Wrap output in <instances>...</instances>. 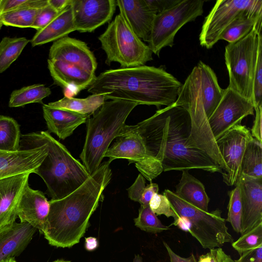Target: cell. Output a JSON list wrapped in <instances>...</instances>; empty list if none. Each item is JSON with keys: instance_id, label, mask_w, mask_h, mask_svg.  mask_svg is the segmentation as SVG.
<instances>
[{"instance_id": "6da1fadb", "label": "cell", "mask_w": 262, "mask_h": 262, "mask_svg": "<svg viewBox=\"0 0 262 262\" xmlns=\"http://www.w3.org/2000/svg\"><path fill=\"white\" fill-rule=\"evenodd\" d=\"M129 126L141 137L148 156L162 172L227 171L205 112L196 66L174 103Z\"/></svg>"}, {"instance_id": "7a4b0ae2", "label": "cell", "mask_w": 262, "mask_h": 262, "mask_svg": "<svg viewBox=\"0 0 262 262\" xmlns=\"http://www.w3.org/2000/svg\"><path fill=\"white\" fill-rule=\"evenodd\" d=\"M112 176L110 163L104 162L72 193L49 201L50 211L42 233L50 245L70 248L79 242L90 226V217L104 199L102 193Z\"/></svg>"}, {"instance_id": "3957f363", "label": "cell", "mask_w": 262, "mask_h": 262, "mask_svg": "<svg viewBox=\"0 0 262 262\" xmlns=\"http://www.w3.org/2000/svg\"><path fill=\"white\" fill-rule=\"evenodd\" d=\"M183 84L162 68L140 66L106 70L96 76L88 92L105 99L124 100L159 108L178 99Z\"/></svg>"}, {"instance_id": "277c9868", "label": "cell", "mask_w": 262, "mask_h": 262, "mask_svg": "<svg viewBox=\"0 0 262 262\" xmlns=\"http://www.w3.org/2000/svg\"><path fill=\"white\" fill-rule=\"evenodd\" d=\"M138 105L124 100L105 101L88 118L85 142L79 157L90 174L99 168L113 140L121 136L127 117Z\"/></svg>"}, {"instance_id": "5b68a950", "label": "cell", "mask_w": 262, "mask_h": 262, "mask_svg": "<svg viewBox=\"0 0 262 262\" xmlns=\"http://www.w3.org/2000/svg\"><path fill=\"white\" fill-rule=\"evenodd\" d=\"M38 133L47 144L48 153L34 173L44 181L51 200H59L78 188L91 174L82 163L48 131Z\"/></svg>"}, {"instance_id": "8992f818", "label": "cell", "mask_w": 262, "mask_h": 262, "mask_svg": "<svg viewBox=\"0 0 262 262\" xmlns=\"http://www.w3.org/2000/svg\"><path fill=\"white\" fill-rule=\"evenodd\" d=\"M163 194L177 216L171 225L189 232L203 248L210 250L221 248L224 244L233 242L221 210L204 211L181 199L169 189H165Z\"/></svg>"}, {"instance_id": "52a82bcc", "label": "cell", "mask_w": 262, "mask_h": 262, "mask_svg": "<svg viewBox=\"0 0 262 262\" xmlns=\"http://www.w3.org/2000/svg\"><path fill=\"white\" fill-rule=\"evenodd\" d=\"M101 48L105 52V63H119L122 68L144 66L152 60V52L129 28L119 14L100 35Z\"/></svg>"}, {"instance_id": "ba28073f", "label": "cell", "mask_w": 262, "mask_h": 262, "mask_svg": "<svg viewBox=\"0 0 262 262\" xmlns=\"http://www.w3.org/2000/svg\"><path fill=\"white\" fill-rule=\"evenodd\" d=\"M254 28L242 38L225 47V60L229 83L228 87L252 101L253 81L258 48L259 34Z\"/></svg>"}, {"instance_id": "9c48e42d", "label": "cell", "mask_w": 262, "mask_h": 262, "mask_svg": "<svg viewBox=\"0 0 262 262\" xmlns=\"http://www.w3.org/2000/svg\"><path fill=\"white\" fill-rule=\"evenodd\" d=\"M204 3L202 0H180L156 15L147 41L152 52L159 56L163 48L172 47L175 35L182 27L202 15Z\"/></svg>"}, {"instance_id": "30bf717a", "label": "cell", "mask_w": 262, "mask_h": 262, "mask_svg": "<svg viewBox=\"0 0 262 262\" xmlns=\"http://www.w3.org/2000/svg\"><path fill=\"white\" fill-rule=\"evenodd\" d=\"M20 148L16 151L0 150V180L34 173L48 153L47 144L38 132L21 135Z\"/></svg>"}, {"instance_id": "8fae6325", "label": "cell", "mask_w": 262, "mask_h": 262, "mask_svg": "<svg viewBox=\"0 0 262 262\" xmlns=\"http://www.w3.org/2000/svg\"><path fill=\"white\" fill-rule=\"evenodd\" d=\"M262 10L261 0H218L205 17L199 35L201 46L211 49L243 12Z\"/></svg>"}, {"instance_id": "7c38bea8", "label": "cell", "mask_w": 262, "mask_h": 262, "mask_svg": "<svg viewBox=\"0 0 262 262\" xmlns=\"http://www.w3.org/2000/svg\"><path fill=\"white\" fill-rule=\"evenodd\" d=\"M104 157H108V162L118 159H125L129 163H135L140 173L149 181L160 175L158 169L148 156L144 142L140 135L126 125L121 136L108 148Z\"/></svg>"}, {"instance_id": "4fadbf2b", "label": "cell", "mask_w": 262, "mask_h": 262, "mask_svg": "<svg viewBox=\"0 0 262 262\" xmlns=\"http://www.w3.org/2000/svg\"><path fill=\"white\" fill-rule=\"evenodd\" d=\"M254 105L249 100L227 87L217 106L208 119L212 134L216 140L227 131L241 124L248 115H254Z\"/></svg>"}, {"instance_id": "5bb4252c", "label": "cell", "mask_w": 262, "mask_h": 262, "mask_svg": "<svg viewBox=\"0 0 262 262\" xmlns=\"http://www.w3.org/2000/svg\"><path fill=\"white\" fill-rule=\"evenodd\" d=\"M252 138L249 129L241 124L234 126L216 140L227 171L222 174L228 186L236 185L241 176V163L249 141Z\"/></svg>"}, {"instance_id": "9a60e30c", "label": "cell", "mask_w": 262, "mask_h": 262, "mask_svg": "<svg viewBox=\"0 0 262 262\" xmlns=\"http://www.w3.org/2000/svg\"><path fill=\"white\" fill-rule=\"evenodd\" d=\"M75 31L92 32L109 22L116 10V0H71Z\"/></svg>"}, {"instance_id": "2e32d148", "label": "cell", "mask_w": 262, "mask_h": 262, "mask_svg": "<svg viewBox=\"0 0 262 262\" xmlns=\"http://www.w3.org/2000/svg\"><path fill=\"white\" fill-rule=\"evenodd\" d=\"M236 184L242 204V235L262 224V178L241 174Z\"/></svg>"}, {"instance_id": "e0dca14e", "label": "cell", "mask_w": 262, "mask_h": 262, "mask_svg": "<svg viewBox=\"0 0 262 262\" xmlns=\"http://www.w3.org/2000/svg\"><path fill=\"white\" fill-rule=\"evenodd\" d=\"M48 59L69 63L94 74L97 67L96 57L86 43L69 36L54 41Z\"/></svg>"}, {"instance_id": "ac0fdd59", "label": "cell", "mask_w": 262, "mask_h": 262, "mask_svg": "<svg viewBox=\"0 0 262 262\" xmlns=\"http://www.w3.org/2000/svg\"><path fill=\"white\" fill-rule=\"evenodd\" d=\"M29 173L0 180V231L12 225L17 217L19 202L29 184Z\"/></svg>"}, {"instance_id": "d6986e66", "label": "cell", "mask_w": 262, "mask_h": 262, "mask_svg": "<svg viewBox=\"0 0 262 262\" xmlns=\"http://www.w3.org/2000/svg\"><path fill=\"white\" fill-rule=\"evenodd\" d=\"M50 211V203L44 193L31 188H25L17 210L20 223H28L40 232L45 227Z\"/></svg>"}, {"instance_id": "ffe728a7", "label": "cell", "mask_w": 262, "mask_h": 262, "mask_svg": "<svg viewBox=\"0 0 262 262\" xmlns=\"http://www.w3.org/2000/svg\"><path fill=\"white\" fill-rule=\"evenodd\" d=\"M48 67L55 84L66 91L76 94L87 89L95 74L78 66L60 60H48Z\"/></svg>"}, {"instance_id": "44dd1931", "label": "cell", "mask_w": 262, "mask_h": 262, "mask_svg": "<svg viewBox=\"0 0 262 262\" xmlns=\"http://www.w3.org/2000/svg\"><path fill=\"white\" fill-rule=\"evenodd\" d=\"M120 14L131 30L140 38L148 41L156 15L144 0H117Z\"/></svg>"}, {"instance_id": "7402d4cb", "label": "cell", "mask_w": 262, "mask_h": 262, "mask_svg": "<svg viewBox=\"0 0 262 262\" xmlns=\"http://www.w3.org/2000/svg\"><path fill=\"white\" fill-rule=\"evenodd\" d=\"M36 229L28 223H16L0 231V262L20 255Z\"/></svg>"}, {"instance_id": "603a6c76", "label": "cell", "mask_w": 262, "mask_h": 262, "mask_svg": "<svg viewBox=\"0 0 262 262\" xmlns=\"http://www.w3.org/2000/svg\"><path fill=\"white\" fill-rule=\"evenodd\" d=\"M43 116L48 132L52 133L62 140L73 134L80 125L85 123L90 116L71 111L52 107L48 104L42 106Z\"/></svg>"}, {"instance_id": "cb8c5ba5", "label": "cell", "mask_w": 262, "mask_h": 262, "mask_svg": "<svg viewBox=\"0 0 262 262\" xmlns=\"http://www.w3.org/2000/svg\"><path fill=\"white\" fill-rule=\"evenodd\" d=\"M74 31L72 10L70 5L46 27L37 31L30 41L32 47L42 45L68 36Z\"/></svg>"}, {"instance_id": "d4e9b609", "label": "cell", "mask_w": 262, "mask_h": 262, "mask_svg": "<svg viewBox=\"0 0 262 262\" xmlns=\"http://www.w3.org/2000/svg\"><path fill=\"white\" fill-rule=\"evenodd\" d=\"M196 66L199 72L202 102L208 119L221 101L224 89L219 85L215 73L209 66L200 61Z\"/></svg>"}, {"instance_id": "484cf974", "label": "cell", "mask_w": 262, "mask_h": 262, "mask_svg": "<svg viewBox=\"0 0 262 262\" xmlns=\"http://www.w3.org/2000/svg\"><path fill=\"white\" fill-rule=\"evenodd\" d=\"M182 171L181 178L176 186L174 193L198 208L209 211L208 207L210 199L203 184L190 174L188 170Z\"/></svg>"}, {"instance_id": "4316f807", "label": "cell", "mask_w": 262, "mask_h": 262, "mask_svg": "<svg viewBox=\"0 0 262 262\" xmlns=\"http://www.w3.org/2000/svg\"><path fill=\"white\" fill-rule=\"evenodd\" d=\"M262 10H247L241 13L225 29L220 40L235 42L249 33L254 28L261 31Z\"/></svg>"}, {"instance_id": "83f0119b", "label": "cell", "mask_w": 262, "mask_h": 262, "mask_svg": "<svg viewBox=\"0 0 262 262\" xmlns=\"http://www.w3.org/2000/svg\"><path fill=\"white\" fill-rule=\"evenodd\" d=\"M105 100L103 95L92 94L85 98L64 96L58 101L49 103L48 105L52 107L90 116L94 114Z\"/></svg>"}, {"instance_id": "f1b7e54d", "label": "cell", "mask_w": 262, "mask_h": 262, "mask_svg": "<svg viewBox=\"0 0 262 262\" xmlns=\"http://www.w3.org/2000/svg\"><path fill=\"white\" fill-rule=\"evenodd\" d=\"M241 174L262 178V143L253 137L248 142L243 156Z\"/></svg>"}, {"instance_id": "f546056e", "label": "cell", "mask_w": 262, "mask_h": 262, "mask_svg": "<svg viewBox=\"0 0 262 262\" xmlns=\"http://www.w3.org/2000/svg\"><path fill=\"white\" fill-rule=\"evenodd\" d=\"M51 94L45 84H35L13 91L11 94L9 106L17 107L32 103H42V100Z\"/></svg>"}, {"instance_id": "4dcf8cb0", "label": "cell", "mask_w": 262, "mask_h": 262, "mask_svg": "<svg viewBox=\"0 0 262 262\" xmlns=\"http://www.w3.org/2000/svg\"><path fill=\"white\" fill-rule=\"evenodd\" d=\"M21 136L20 126L14 119L0 115V150H19Z\"/></svg>"}, {"instance_id": "1f68e13d", "label": "cell", "mask_w": 262, "mask_h": 262, "mask_svg": "<svg viewBox=\"0 0 262 262\" xmlns=\"http://www.w3.org/2000/svg\"><path fill=\"white\" fill-rule=\"evenodd\" d=\"M29 41L23 37H5L2 39L0 42V74L17 59Z\"/></svg>"}, {"instance_id": "d6a6232c", "label": "cell", "mask_w": 262, "mask_h": 262, "mask_svg": "<svg viewBox=\"0 0 262 262\" xmlns=\"http://www.w3.org/2000/svg\"><path fill=\"white\" fill-rule=\"evenodd\" d=\"M127 190L130 200L139 203L141 206H147L154 195L158 193L159 186L152 183L145 186V179L140 173Z\"/></svg>"}, {"instance_id": "836d02e7", "label": "cell", "mask_w": 262, "mask_h": 262, "mask_svg": "<svg viewBox=\"0 0 262 262\" xmlns=\"http://www.w3.org/2000/svg\"><path fill=\"white\" fill-rule=\"evenodd\" d=\"M134 221L136 227L151 233L156 234L171 229L169 226H166L161 223L149 205L141 206L138 216Z\"/></svg>"}, {"instance_id": "e575fe53", "label": "cell", "mask_w": 262, "mask_h": 262, "mask_svg": "<svg viewBox=\"0 0 262 262\" xmlns=\"http://www.w3.org/2000/svg\"><path fill=\"white\" fill-rule=\"evenodd\" d=\"M39 9L16 10L1 15L3 25L19 28H31Z\"/></svg>"}, {"instance_id": "d590c367", "label": "cell", "mask_w": 262, "mask_h": 262, "mask_svg": "<svg viewBox=\"0 0 262 262\" xmlns=\"http://www.w3.org/2000/svg\"><path fill=\"white\" fill-rule=\"evenodd\" d=\"M262 246V224L249 231L241 235L236 241L232 243V247L239 256L250 250Z\"/></svg>"}, {"instance_id": "8d00e7d4", "label": "cell", "mask_w": 262, "mask_h": 262, "mask_svg": "<svg viewBox=\"0 0 262 262\" xmlns=\"http://www.w3.org/2000/svg\"><path fill=\"white\" fill-rule=\"evenodd\" d=\"M235 187L228 193L229 201L228 205V215L226 222L230 223L233 229L237 233L241 232L242 204L239 187Z\"/></svg>"}, {"instance_id": "74e56055", "label": "cell", "mask_w": 262, "mask_h": 262, "mask_svg": "<svg viewBox=\"0 0 262 262\" xmlns=\"http://www.w3.org/2000/svg\"><path fill=\"white\" fill-rule=\"evenodd\" d=\"M254 107L262 105V35L259 34L258 48L253 81Z\"/></svg>"}, {"instance_id": "f35d334b", "label": "cell", "mask_w": 262, "mask_h": 262, "mask_svg": "<svg viewBox=\"0 0 262 262\" xmlns=\"http://www.w3.org/2000/svg\"><path fill=\"white\" fill-rule=\"evenodd\" d=\"M48 4V0H1L0 15L19 9H39Z\"/></svg>"}, {"instance_id": "ab89813d", "label": "cell", "mask_w": 262, "mask_h": 262, "mask_svg": "<svg viewBox=\"0 0 262 262\" xmlns=\"http://www.w3.org/2000/svg\"><path fill=\"white\" fill-rule=\"evenodd\" d=\"M149 206L157 215L163 214L167 217H172L173 220L177 218L169 200L164 194L158 193L155 194L149 202Z\"/></svg>"}, {"instance_id": "60d3db41", "label": "cell", "mask_w": 262, "mask_h": 262, "mask_svg": "<svg viewBox=\"0 0 262 262\" xmlns=\"http://www.w3.org/2000/svg\"><path fill=\"white\" fill-rule=\"evenodd\" d=\"M59 13L49 4L39 9L31 28L37 31L43 29L56 17Z\"/></svg>"}, {"instance_id": "b9f144b4", "label": "cell", "mask_w": 262, "mask_h": 262, "mask_svg": "<svg viewBox=\"0 0 262 262\" xmlns=\"http://www.w3.org/2000/svg\"><path fill=\"white\" fill-rule=\"evenodd\" d=\"M197 262H234V260L222 248H216L210 249L206 254L201 255Z\"/></svg>"}, {"instance_id": "7bdbcfd3", "label": "cell", "mask_w": 262, "mask_h": 262, "mask_svg": "<svg viewBox=\"0 0 262 262\" xmlns=\"http://www.w3.org/2000/svg\"><path fill=\"white\" fill-rule=\"evenodd\" d=\"M149 10L156 15L174 6L180 0H144Z\"/></svg>"}, {"instance_id": "ee69618b", "label": "cell", "mask_w": 262, "mask_h": 262, "mask_svg": "<svg viewBox=\"0 0 262 262\" xmlns=\"http://www.w3.org/2000/svg\"><path fill=\"white\" fill-rule=\"evenodd\" d=\"M255 117L253 125L251 129L252 136L262 143L261 136V119H262V105L254 108Z\"/></svg>"}, {"instance_id": "f6af8a7d", "label": "cell", "mask_w": 262, "mask_h": 262, "mask_svg": "<svg viewBox=\"0 0 262 262\" xmlns=\"http://www.w3.org/2000/svg\"><path fill=\"white\" fill-rule=\"evenodd\" d=\"M234 262H262V246L244 253Z\"/></svg>"}, {"instance_id": "bcb514c9", "label": "cell", "mask_w": 262, "mask_h": 262, "mask_svg": "<svg viewBox=\"0 0 262 262\" xmlns=\"http://www.w3.org/2000/svg\"><path fill=\"white\" fill-rule=\"evenodd\" d=\"M169 257L170 262H196L194 255L192 253L188 257H183L176 254L165 242H163Z\"/></svg>"}, {"instance_id": "7dc6e473", "label": "cell", "mask_w": 262, "mask_h": 262, "mask_svg": "<svg viewBox=\"0 0 262 262\" xmlns=\"http://www.w3.org/2000/svg\"><path fill=\"white\" fill-rule=\"evenodd\" d=\"M48 4L60 12L69 6L71 0H48Z\"/></svg>"}, {"instance_id": "c3c4849f", "label": "cell", "mask_w": 262, "mask_h": 262, "mask_svg": "<svg viewBox=\"0 0 262 262\" xmlns=\"http://www.w3.org/2000/svg\"><path fill=\"white\" fill-rule=\"evenodd\" d=\"M98 241L96 237L90 236L85 238V248L87 251H94L98 248Z\"/></svg>"}, {"instance_id": "681fc988", "label": "cell", "mask_w": 262, "mask_h": 262, "mask_svg": "<svg viewBox=\"0 0 262 262\" xmlns=\"http://www.w3.org/2000/svg\"><path fill=\"white\" fill-rule=\"evenodd\" d=\"M133 261L134 262H142V258L139 254L135 255Z\"/></svg>"}, {"instance_id": "f907efd6", "label": "cell", "mask_w": 262, "mask_h": 262, "mask_svg": "<svg viewBox=\"0 0 262 262\" xmlns=\"http://www.w3.org/2000/svg\"><path fill=\"white\" fill-rule=\"evenodd\" d=\"M1 262H16V261L14 257H11L7 258L4 260H3Z\"/></svg>"}, {"instance_id": "816d5d0a", "label": "cell", "mask_w": 262, "mask_h": 262, "mask_svg": "<svg viewBox=\"0 0 262 262\" xmlns=\"http://www.w3.org/2000/svg\"><path fill=\"white\" fill-rule=\"evenodd\" d=\"M53 262H71V261H69V260H65L64 259H57Z\"/></svg>"}, {"instance_id": "f5cc1de1", "label": "cell", "mask_w": 262, "mask_h": 262, "mask_svg": "<svg viewBox=\"0 0 262 262\" xmlns=\"http://www.w3.org/2000/svg\"><path fill=\"white\" fill-rule=\"evenodd\" d=\"M3 25V22H2L1 16L0 15V29H1V28H2Z\"/></svg>"}, {"instance_id": "db71d44e", "label": "cell", "mask_w": 262, "mask_h": 262, "mask_svg": "<svg viewBox=\"0 0 262 262\" xmlns=\"http://www.w3.org/2000/svg\"><path fill=\"white\" fill-rule=\"evenodd\" d=\"M1 0H0V3H1Z\"/></svg>"}]
</instances>
